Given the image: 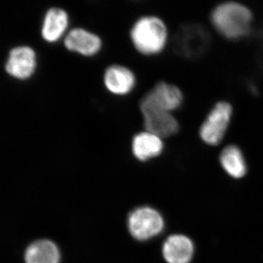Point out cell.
Listing matches in <instances>:
<instances>
[{
  "instance_id": "cell-13",
  "label": "cell",
  "mask_w": 263,
  "mask_h": 263,
  "mask_svg": "<svg viewBox=\"0 0 263 263\" xmlns=\"http://www.w3.org/2000/svg\"><path fill=\"white\" fill-rule=\"evenodd\" d=\"M163 148L162 138L147 131L136 134L132 143L133 155L141 161H147L158 157Z\"/></svg>"
},
{
  "instance_id": "cell-8",
  "label": "cell",
  "mask_w": 263,
  "mask_h": 263,
  "mask_svg": "<svg viewBox=\"0 0 263 263\" xmlns=\"http://www.w3.org/2000/svg\"><path fill=\"white\" fill-rule=\"evenodd\" d=\"M64 45L69 51L76 52L83 56L91 57L101 49L102 41L94 33L77 27L67 33Z\"/></svg>"
},
{
  "instance_id": "cell-5",
  "label": "cell",
  "mask_w": 263,
  "mask_h": 263,
  "mask_svg": "<svg viewBox=\"0 0 263 263\" xmlns=\"http://www.w3.org/2000/svg\"><path fill=\"white\" fill-rule=\"evenodd\" d=\"M128 226L135 238L146 240L160 234L164 228V220L160 213L155 209L143 207L132 213Z\"/></svg>"
},
{
  "instance_id": "cell-4",
  "label": "cell",
  "mask_w": 263,
  "mask_h": 263,
  "mask_svg": "<svg viewBox=\"0 0 263 263\" xmlns=\"http://www.w3.org/2000/svg\"><path fill=\"white\" fill-rule=\"evenodd\" d=\"M145 130L160 138H169L179 133V122L171 112L140 101Z\"/></svg>"
},
{
  "instance_id": "cell-7",
  "label": "cell",
  "mask_w": 263,
  "mask_h": 263,
  "mask_svg": "<svg viewBox=\"0 0 263 263\" xmlns=\"http://www.w3.org/2000/svg\"><path fill=\"white\" fill-rule=\"evenodd\" d=\"M141 101L166 111L171 112L181 107L183 97L181 90L164 81H160L146 93Z\"/></svg>"
},
{
  "instance_id": "cell-15",
  "label": "cell",
  "mask_w": 263,
  "mask_h": 263,
  "mask_svg": "<svg viewBox=\"0 0 263 263\" xmlns=\"http://www.w3.org/2000/svg\"><path fill=\"white\" fill-rule=\"evenodd\" d=\"M220 163L224 171L232 177L240 179L247 173V164L241 151L234 145L228 146L221 152Z\"/></svg>"
},
{
  "instance_id": "cell-1",
  "label": "cell",
  "mask_w": 263,
  "mask_h": 263,
  "mask_svg": "<svg viewBox=\"0 0 263 263\" xmlns=\"http://www.w3.org/2000/svg\"><path fill=\"white\" fill-rule=\"evenodd\" d=\"M252 20L250 10L234 2L218 5L212 14V22L215 28L230 39H237L249 34Z\"/></svg>"
},
{
  "instance_id": "cell-9",
  "label": "cell",
  "mask_w": 263,
  "mask_h": 263,
  "mask_svg": "<svg viewBox=\"0 0 263 263\" xmlns=\"http://www.w3.org/2000/svg\"><path fill=\"white\" fill-rule=\"evenodd\" d=\"M209 42V36L205 29L199 26H191L181 29L178 34L175 47L183 56L192 57L205 50Z\"/></svg>"
},
{
  "instance_id": "cell-6",
  "label": "cell",
  "mask_w": 263,
  "mask_h": 263,
  "mask_svg": "<svg viewBox=\"0 0 263 263\" xmlns=\"http://www.w3.org/2000/svg\"><path fill=\"white\" fill-rule=\"evenodd\" d=\"M7 73L19 80H27L32 77L37 67L36 53L27 46L12 48L5 63Z\"/></svg>"
},
{
  "instance_id": "cell-10",
  "label": "cell",
  "mask_w": 263,
  "mask_h": 263,
  "mask_svg": "<svg viewBox=\"0 0 263 263\" xmlns=\"http://www.w3.org/2000/svg\"><path fill=\"white\" fill-rule=\"evenodd\" d=\"M104 84L112 94L125 95L134 89L136 79L134 73L124 66H109L104 74Z\"/></svg>"
},
{
  "instance_id": "cell-14",
  "label": "cell",
  "mask_w": 263,
  "mask_h": 263,
  "mask_svg": "<svg viewBox=\"0 0 263 263\" xmlns=\"http://www.w3.org/2000/svg\"><path fill=\"white\" fill-rule=\"evenodd\" d=\"M26 263H59L57 246L48 240H41L29 246L25 252Z\"/></svg>"
},
{
  "instance_id": "cell-2",
  "label": "cell",
  "mask_w": 263,
  "mask_h": 263,
  "mask_svg": "<svg viewBox=\"0 0 263 263\" xmlns=\"http://www.w3.org/2000/svg\"><path fill=\"white\" fill-rule=\"evenodd\" d=\"M130 38L133 46L139 53L157 54L164 49L167 43V27L158 17H141L132 27Z\"/></svg>"
},
{
  "instance_id": "cell-11",
  "label": "cell",
  "mask_w": 263,
  "mask_h": 263,
  "mask_svg": "<svg viewBox=\"0 0 263 263\" xmlns=\"http://www.w3.org/2000/svg\"><path fill=\"white\" fill-rule=\"evenodd\" d=\"M163 257L167 263H190L194 254L193 241L183 235H173L164 243Z\"/></svg>"
},
{
  "instance_id": "cell-3",
  "label": "cell",
  "mask_w": 263,
  "mask_h": 263,
  "mask_svg": "<svg viewBox=\"0 0 263 263\" xmlns=\"http://www.w3.org/2000/svg\"><path fill=\"white\" fill-rule=\"evenodd\" d=\"M233 108L227 102H219L209 113L200 129L202 141L210 146H217L222 141L229 126Z\"/></svg>"
},
{
  "instance_id": "cell-12",
  "label": "cell",
  "mask_w": 263,
  "mask_h": 263,
  "mask_svg": "<svg viewBox=\"0 0 263 263\" xmlns=\"http://www.w3.org/2000/svg\"><path fill=\"white\" fill-rule=\"evenodd\" d=\"M68 24V15L65 10L60 8H50L43 19L41 35L46 42H57L63 35Z\"/></svg>"
}]
</instances>
